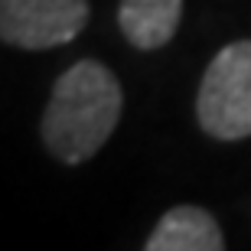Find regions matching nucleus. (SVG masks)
Returning a JSON list of instances; mask_svg holds the SVG:
<instances>
[{"label":"nucleus","mask_w":251,"mask_h":251,"mask_svg":"<svg viewBox=\"0 0 251 251\" xmlns=\"http://www.w3.org/2000/svg\"><path fill=\"white\" fill-rule=\"evenodd\" d=\"M124 92L118 75L98 59H78L52 85L39 121L43 144L56 160L78 167L108 144L121 121Z\"/></svg>","instance_id":"nucleus-1"},{"label":"nucleus","mask_w":251,"mask_h":251,"mask_svg":"<svg viewBox=\"0 0 251 251\" xmlns=\"http://www.w3.org/2000/svg\"><path fill=\"white\" fill-rule=\"evenodd\" d=\"M199 127L215 140L251 137V39L219 49L196 95Z\"/></svg>","instance_id":"nucleus-2"},{"label":"nucleus","mask_w":251,"mask_h":251,"mask_svg":"<svg viewBox=\"0 0 251 251\" xmlns=\"http://www.w3.org/2000/svg\"><path fill=\"white\" fill-rule=\"evenodd\" d=\"M88 23V0H0V39L17 49H56Z\"/></svg>","instance_id":"nucleus-3"},{"label":"nucleus","mask_w":251,"mask_h":251,"mask_svg":"<svg viewBox=\"0 0 251 251\" xmlns=\"http://www.w3.org/2000/svg\"><path fill=\"white\" fill-rule=\"evenodd\" d=\"M183 20V0H121L118 26L124 39L140 52L163 49L176 36Z\"/></svg>","instance_id":"nucleus-4"},{"label":"nucleus","mask_w":251,"mask_h":251,"mask_svg":"<svg viewBox=\"0 0 251 251\" xmlns=\"http://www.w3.org/2000/svg\"><path fill=\"white\" fill-rule=\"evenodd\" d=\"M225 235L199 205H176L163 212L147 238V251H222Z\"/></svg>","instance_id":"nucleus-5"}]
</instances>
